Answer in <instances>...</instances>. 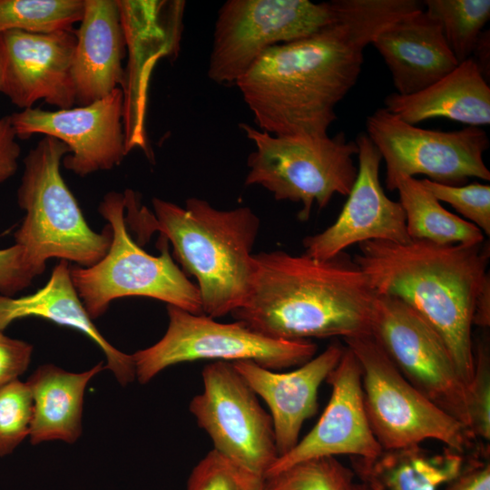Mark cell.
Segmentation results:
<instances>
[{"label":"cell","mask_w":490,"mask_h":490,"mask_svg":"<svg viewBox=\"0 0 490 490\" xmlns=\"http://www.w3.org/2000/svg\"><path fill=\"white\" fill-rule=\"evenodd\" d=\"M417 0H347L340 17L304 38L268 49L237 82L260 131L326 136L336 107L356 84L364 50Z\"/></svg>","instance_id":"6da1fadb"},{"label":"cell","mask_w":490,"mask_h":490,"mask_svg":"<svg viewBox=\"0 0 490 490\" xmlns=\"http://www.w3.org/2000/svg\"><path fill=\"white\" fill-rule=\"evenodd\" d=\"M355 477L337 457H316L264 476L262 490H347Z\"/></svg>","instance_id":"83f0119b"},{"label":"cell","mask_w":490,"mask_h":490,"mask_svg":"<svg viewBox=\"0 0 490 490\" xmlns=\"http://www.w3.org/2000/svg\"><path fill=\"white\" fill-rule=\"evenodd\" d=\"M355 142L358 148L355 183L335 222L303 240V254L309 258L326 260L369 240L411 241L401 204L389 199L381 185L379 151L366 132H360Z\"/></svg>","instance_id":"2e32d148"},{"label":"cell","mask_w":490,"mask_h":490,"mask_svg":"<svg viewBox=\"0 0 490 490\" xmlns=\"http://www.w3.org/2000/svg\"><path fill=\"white\" fill-rule=\"evenodd\" d=\"M469 429L475 438L490 440V350L488 339L474 348V373L466 385Z\"/></svg>","instance_id":"f546056e"},{"label":"cell","mask_w":490,"mask_h":490,"mask_svg":"<svg viewBox=\"0 0 490 490\" xmlns=\"http://www.w3.org/2000/svg\"><path fill=\"white\" fill-rule=\"evenodd\" d=\"M345 347L330 344L298 368L279 372L251 361L232 362L234 368L270 409L279 457L299 442L301 427L318 408L319 387L339 362Z\"/></svg>","instance_id":"ac0fdd59"},{"label":"cell","mask_w":490,"mask_h":490,"mask_svg":"<svg viewBox=\"0 0 490 490\" xmlns=\"http://www.w3.org/2000/svg\"><path fill=\"white\" fill-rule=\"evenodd\" d=\"M376 292L345 252L326 260L284 250L253 254L250 289L231 313L271 338L310 340L371 335Z\"/></svg>","instance_id":"7a4b0ae2"},{"label":"cell","mask_w":490,"mask_h":490,"mask_svg":"<svg viewBox=\"0 0 490 490\" xmlns=\"http://www.w3.org/2000/svg\"><path fill=\"white\" fill-rule=\"evenodd\" d=\"M37 276L27 262L23 247L0 249V295L14 297L29 287Z\"/></svg>","instance_id":"d6a6232c"},{"label":"cell","mask_w":490,"mask_h":490,"mask_svg":"<svg viewBox=\"0 0 490 490\" xmlns=\"http://www.w3.org/2000/svg\"><path fill=\"white\" fill-rule=\"evenodd\" d=\"M384 103V108L413 125L436 117L468 126L490 123V87L472 57L424 90L408 95L392 93Z\"/></svg>","instance_id":"7402d4cb"},{"label":"cell","mask_w":490,"mask_h":490,"mask_svg":"<svg viewBox=\"0 0 490 490\" xmlns=\"http://www.w3.org/2000/svg\"><path fill=\"white\" fill-rule=\"evenodd\" d=\"M424 186L439 201L451 205L486 236L490 235V186L473 182L467 185H445L421 180Z\"/></svg>","instance_id":"1f68e13d"},{"label":"cell","mask_w":490,"mask_h":490,"mask_svg":"<svg viewBox=\"0 0 490 490\" xmlns=\"http://www.w3.org/2000/svg\"><path fill=\"white\" fill-rule=\"evenodd\" d=\"M466 456L420 445L383 450L376 458L351 456L355 476L370 490H437L461 471Z\"/></svg>","instance_id":"cb8c5ba5"},{"label":"cell","mask_w":490,"mask_h":490,"mask_svg":"<svg viewBox=\"0 0 490 490\" xmlns=\"http://www.w3.org/2000/svg\"><path fill=\"white\" fill-rule=\"evenodd\" d=\"M347 490H370L365 484L361 482H353Z\"/></svg>","instance_id":"f35d334b"},{"label":"cell","mask_w":490,"mask_h":490,"mask_svg":"<svg viewBox=\"0 0 490 490\" xmlns=\"http://www.w3.org/2000/svg\"><path fill=\"white\" fill-rule=\"evenodd\" d=\"M30 317L44 318L84 334L101 348L105 356L104 369H109L120 385L127 386L136 379L132 355L113 346L84 309L74 286L68 261L60 260L45 285L34 293L22 297L0 295L1 331L14 321Z\"/></svg>","instance_id":"44dd1931"},{"label":"cell","mask_w":490,"mask_h":490,"mask_svg":"<svg viewBox=\"0 0 490 490\" xmlns=\"http://www.w3.org/2000/svg\"><path fill=\"white\" fill-rule=\"evenodd\" d=\"M69 152L61 141L44 136L24 159L17 203L24 217L14 239L37 276L54 258L91 267L111 245L109 224L102 232L90 228L64 181L60 168Z\"/></svg>","instance_id":"5b68a950"},{"label":"cell","mask_w":490,"mask_h":490,"mask_svg":"<svg viewBox=\"0 0 490 490\" xmlns=\"http://www.w3.org/2000/svg\"><path fill=\"white\" fill-rule=\"evenodd\" d=\"M98 211L112 230L110 248L91 267H71L74 286L93 320L103 315L113 300L124 297L152 298L196 315L202 314L198 287L172 260L169 241L162 237L161 254L153 256L130 236L123 193H106Z\"/></svg>","instance_id":"8992f818"},{"label":"cell","mask_w":490,"mask_h":490,"mask_svg":"<svg viewBox=\"0 0 490 490\" xmlns=\"http://www.w3.org/2000/svg\"><path fill=\"white\" fill-rule=\"evenodd\" d=\"M395 190L398 191L411 240L438 245H475L484 241V233L478 227L446 211L421 180L402 178Z\"/></svg>","instance_id":"d4e9b609"},{"label":"cell","mask_w":490,"mask_h":490,"mask_svg":"<svg viewBox=\"0 0 490 490\" xmlns=\"http://www.w3.org/2000/svg\"><path fill=\"white\" fill-rule=\"evenodd\" d=\"M262 480L263 478L257 480L248 490H262Z\"/></svg>","instance_id":"ab89813d"},{"label":"cell","mask_w":490,"mask_h":490,"mask_svg":"<svg viewBox=\"0 0 490 490\" xmlns=\"http://www.w3.org/2000/svg\"><path fill=\"white\" fill-rule=\"evenodd\" d=\"M125 220L140 240L153 232L171 242L185 274L196 280L202 314L212 318L231 314L246 301L253 272V246L260 221L249 207L219 210L192 197L181 207L152 199L153 212L126 190Z\"/></svg>","instance_id":"277c9868"},{"label":"cell","mask_w":490,"mask_h":490,"mask_svg":"<svg viewBox=\"0 0 490 490\" xmlns=\"http://www.w3.org/2000/svg\"><path fill=\"white\" fill-rule=\"evenodd\" d=\"M73 30L0 33V92L24 110L39 100L70 109L76 103Z\"/></svg>","instance_id":"9a60e30c"},{"label":"cell","mask_w":490,"mask_h":490,"mask_svg":"<svg viewBox=\"0 0 490 490\" xmlns=\"http://www.w3.org/2000/svg\"><path fill=\"white\" fill-rule=\"evenodd\" d=\"M347 0H228L214 24L207 74L235 84L270 47L307 37L337 21Z\"/></svg>","instance_id":"30bf717a"},{"label":"cell","mask_w":490,"mask_h":490,"mask_svg":"<svg viewBox=\"0 0 490 490\" xmlns=\"http://www.w3.org/2000/svg\"><path fill=\"white\" fill-rule=\"evenodd\" d=\"M83 6L84 0H0V33L73 30Z\"/></svg>","instance_id":"4316f807"},{"label":"cell","mask_w":490,"mask_h":490,"mask_svg":"<svg viewBox=\"0 0 490 490\" xmlns=\"http://www.w3.org/2000/svg\"><path fill=\"white\" fill-rule=\"evenodd\" d=\"M371 335L410 384L469 429L466 384L430 324L401 299L377 294Z\"/></svg>","instance_id":"4fadbf2b"},{"label":"cell","mask_w":490,"mask_h":490,"mask_svg":"<svg viewBox=\"0 0 490 490\" xmlns=\"http://www.w3.org/2000/svg\"><path fill=\"white\" fill-rule=\"evenodd\" d=\"M122 88L83 106L47 111L29 108L10 116L17 138L34 134L51 136L64 144L69 153L65 169L83 177L119 165L127 154Z\"/></svg>","instance_id":"5bb4252c"},{"label":"cell","mask_w":490,"mask_h":490,"mask_svg":"<svg viewBox=\"0 0 490 490\" xmlns=\"http://www.w3.org/2000/svg\"><path fill=\"white\" fill-rule=\"evenodd\" d=\"M239 127L255 146L248 156L244 184L260 185L277 201L300 203V220H309L314 204L324 209L335 194H349L358 175L354 156L358 148L343 132L279 136L244 122Z\"/></svg>","instance_id":"52a82bcc"},{"label":"cell","mask_w":490,"mask_h":490,"mask_svg":"<svg viewBox=\"0 0 490 490\" xmlns=\"http://www.w3.org/2000/svg\"><path fill=\"white\" fill-rule=\"evenodd\" d=\"M362 370V393L370 428L383 450L435 439L466 456L471 431L410 384L372 335L344 338Z\"/></svg>","instance_id":"ba28073f"},{"label":"cell","mask_w":490,"mask_h":490,"mask_svg":"<svg viewBox=\"0 0 490 490\" xmlns=\"http://www.w3.org/2000/svg\"><path fill=\"white\" fill-rule=\"evenodd\" d=\"M490 34L489 30L483 31L473 51L475 58L473 59L478 66L484 78L490 75Z\"/></svg>","instance_id":"74e56055"},{"label":"cell","mask_w":490,"mask_h":490,"mask_svg":"<svg viewBox=\"0 0 490 490\" xmlns=\"http://www.w3.org/2000/svg\"><path fill=\"white\" fill-rule=\"evenodd\" d=\"M478 448L466 458L465 464L444 490H490L489 449Z\"/></svg>","instance_id":"e575fe53"},{"label":"cell","mask_w":490,"mask_h":490,"mask_svg":"<svg viewBox=\"0 0 490 490\" xmlns=\"http://www.w3.org/2000/svg\"><path fill=\"white\" fill-rule=\"evenodd\" d=\"M358 249L353 260L376 294L401 299L436 329L466 387L474 373L473 318L488 274L489 245L369 240Z\"/></svg>","instance_id":"3957f363"},{"label":"cell","mask_w":490,"mask_h":490,"mask_svg":"<svg viewBox=\"0 0 490 490\" xmlns=\"http://www.w3.org/2000/svg\"><path fill=\"white\" fill-rule=\"evenodd\" d=\"M33 351L32 344L10 338L0 330V388L26 371Z\"/></svg>","instance_id":"836d02e7"},{"label":"cell","mask_w":490,"mask_h":490,"mask_svg":"<svg viewBox=\"0 0 490 490\" xmlns=\"http://www.w3.org/2000/svg\"><path fill=\"white\" fill-rule=\"evenodd\" d=\"M367 134L386 162V187L395 191L402 178L426 175L427 180L451 186L465 185L469 178L490 180L483 154L490 146L480 127L440 132L407 123L378 108L367 118Z\"/></svg>","instance_id":"8fae6325"},{"label":"cell","mask_w":490,"mask_h":490,"mask_svg":"<svg viewBox=\"0 0 490 490\" xmlns=\"http://www.w3.org/2000/svg\"><path fill=\"white\" fill-rule=\"evenodd\" d=\"M9 115L0 118V183L15 175L21 147Z\"/></svg>","instance_id":"d590c367"},{"label":"cell","mask_w":490,"mask_h":490,"mask_svg":"<svg viewBox=\"0 0 490 490\" xmlns=\"http://www.w3.org/2000/svg\"><path fill=\"white\" fill-rule=\"evenodd\" d=\"M103 361L86 371L69 372L54 364L38 367L28 377L33 398L30 442L59 440L73 444L82 435L83 397L90 380L104 369Z\"/></svg>","instance_id":"603a6c76"},{"label":"cell","mask_w":490,"mask_h":490,"mask_svg":"<svg viewBox=\"0 0 490 490\" xmlns=\"http://www.w3.org/2000/svg\"><path fill=\"white\" fill-rule=\"evenodd\" d=\"M261 478L212 449L191 470L187 490H248Z\"/></svg>","instance_id":"4dcf8cb0"},{"label":"cell","mask_w":490,"mask_h":490,"mask_svg":"<svg viewBox=\"0 0 490 490\" xmlns=\"http://www.w3.org/2000/svg\"><path fill=\"white\" fill-rule=\"evenodd\" d=\"M325 381L331 396L320 418L289 452L278 457L265 476L311 458L347 455L373 459L383 452L366 415L361 366L347 346Z\"/></svg>","instance_id":"e0dca14e"},{"label":"cell","mask_w":490,"mask_h":490,"mask_svg":"<svg viewBox=\"0 0 490 490\" xmlns=\"http://www.w3.org/2000/svg\"><path fill=\"white\" fill-rule=\"evenodd\" d=\"M33 398L26 382L0 388V457L10 455L30 435Z\"/></svg>","instance_id":"f1b7e54d"},{"label":"cell","mask_w":490,"mask_h":490,"mask_svg":"<svg viewBox=\"0 0 490 490\" xmlns=\"http://www.w3.org/2000/svg\"><path fill=\"white\" fill-rule=\"evenodd\" d=\"M73 60L76 103L103 99L123 85L126 39L115 0H84Z\"/></svg>","instance_id":"ffe728a7"},{"label":"cell","mask_w":490,"mask_h":490,"mask_svg":"<svg viewBox=\"0 0 490 490\" xmlns=\"http://www.w3.org/2000/svg\"><path fill=\"white\" fill-rule=\"evenodd\" d=\"M168 328L155 344L132 355L136 379L146 384L171 366L201 359L251 361L271 370L299 367L315 357L311 340H285L263 335L244 323H220L167 305Z\"/></svg>","instance_id":"9c48e42d"},{"label":"cell","mask_w":490,"mask_h":490,"mask_svg":"<svg viewBox=\"0 0 490 490\" xmlns=\"http://www.w3.org/2000/svg\"><path fill=\"white\" fill-rule=\"evenodd\" d=\"M473 325L481 328H488L490 326V278L487 274L480 287L476 297L475 312L473 318Z\"/></svg>","instance_id":"8d00e7d4"},{"label":"cell","mask_w":490,"mask_h":490,"mask_svg":"<svg viewBox=\"0 0 490 490\" xmlns=\"http://www.w3.org/2000/svg\"><path fill=\"white\" fill-rule=\"evenodd\" d=\"M425 11L436 18L458 64L470 58L490 18L489 0H426Z\"/></svg>","instance_id":"484cf974"},{"label":"cell","mask_w":490,"mask_h":490,"mask_svg":"<svg viewBox=\"0 0 490 490\" xmlns=\"http://www.w3.org/2000/svg\"><path fill=\"white\" fill-rule=\"evenodd\" d=\"M203 389L189 410L213 449L264 477L279 457L272 419L232 363L212 361L201 372Z\"/></svg>","instance_id":"7c38bea8"},{"label":"cell","mask_w":490,"mask_h":490,"mask_svg":"<svg viewBox=\"0 0 490 490\" xmlns=\"http://www.w3.org/2000/svg\"><path fill=\"white\" fill-rule=\"evenodd\" d=\"M371 44L383 58L397 93L401 95L424 90L459 64L439 22L425 9L395 20L381 29Z\"/></svg>","instance_id":"d6986e66"}]
</instances>
